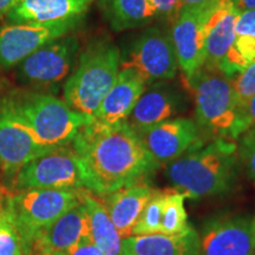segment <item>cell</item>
I'll list each match as a JSON object with an SVG mask.
<instances>
[{
  "mask_svg": "<svg viewBox=\"0 0 255 255\" xmlns=\"http://www.w3.org/2000/svg\"><path fill=\"white\" fill-rule=\"evenodd\" d=\"M71 145L81 159L84 188L101 199L146 181L161 167L127 121L105 124L94 119L79 130Z\"/></svg>",
  "mask_w": 255,
  "mask_h": 255,
  "instance_id": "cell-1",
  "label": "cell"
},
{
  "mask_svg": "<svg viewBox=\"0 0 255 255\" xmlns=\"http://www.w3.org/2000/svg\"><path fill=\"white\" fill-rule=\"evenodd\" d=\"M238 144L218 137L207 145H196L167 164L174 189L186 199L199 200L232 189L237 178Z\"/></svg>",
  "mask_w": 255,
  "mask_h": 255,
  "instance_id": "cell-2",
  "label": "cell"
},
{
  "mask_svg": "<svg viewBox=\"0 0 255 255\" xmlns=\"http://www.w3.org/2000/svg\"><path fill=\"white\" fill-rule=\"evenodd\" d=\"M2 102L32 136L49 148L71 144L79 130L94 120L47 94L15 92Z\"/></svg>",
  "mask_w": 255,
  "mask_h": 255,
  "instance_id": "cell-3",
  "label": "cell"
},
{
  "mask_svg": "<svg viewBox=\"0 0 255 255\" xmlns=\"http://www.w3.org/2000/svg\"><path fill=\"white\" fill-rule=\"evenodd\" d=\"M121 51L110 39L92 40L64 85V102L79 114L94 117L121 70Z\"/></svg>",
  "mask_w": 255,
  "mask_h": 255,
  "instance_id": "cell-4",
  "label": "cell"
},
{
  "mask_svg": "<svg viewBox=\"0 0 255 255\" xmlns=\"http://www.w3.org/2000/svg\"><path fill=\"white\" fill-rule=\"evenodd\" d=\"M188 85L194 96L199 127L208 130L216 138L237 141L240 108L232 78L220 70L202 68Z\"/></svg>",
  "mask_w": 255,
  "mask_h": 255,
  "instance_id": "cell-5",
  "label": "cell"
},
{
  "mask_svg": "<svg viewBox=\"0 0 255 255\" xmlns=\"http://www.w3.org/2000/svg\"><path fill=\"white\" fill-rule=\"evenodd\" d=\"M83 189H21L9 193L8 205L30 255L41 231L82 201Z\"/></svg>",
  "mask_w": 255,
  "mask_h": 255,
  "instance_id": "cell-6",
  "label": "cell"
},
{
  "mask_svg": "<svg viewBox=\"0 0 255 255\" xmlns=\"http://www.w3.org/2000/svg\"><path fill=\"white\" fill-rule=\"evenodd\" d=\"M12 182L15 190L82 189L81 159L71 144L57 146L25 164Z\"/></svg>",
  "mask_w": 255,
  "mask_h": 255,
  "instance_id": "cell-7",
  "label": "cell"
},
{
  "mask_svg": "<svg viewBox=\"0 0 255 255\" xmlns=\"http://www.w3.org/2000/svg\"><path fill=\"white\" fill-rule=\"evenodd\" d=\"M121 68H131L150 84L173 79L178 64L170 33L161 27H149L133 40Z\"/></svg>",
  "mask_w": 255,
  "mask_h": 255,
  "instance_id": "cell-8",
  "label": "cell"
},
{
  "mask_svg": "<svg viewBox=\"0 0 255 255\" xmlns=\"http://www.w3.org/2000/svg\"><path fill=\"white\" fill-rule=\"evenodd\" d=\"M79 50L75 37L50 41L18 64V77L26 84L51 87L68 77Z\"/></svg>",
  "mask_w": 255,
  "mask_h": 255,
  "instance_id": "cell-9",
  "label": "cell"
},
{
  "mask_svg": "<svg viewBox=\"0 0 255 255\" xmlns=\"http://www.w3.org/2000/svg\"><path fill=\"white\" fill-rule=\"evenodd\" d=\"M76 24L9 23L0 28V68L11 69L50 41L65 36Z\"/></svg>",
  "mask_w": 255,
  "mask_h": 255,
  "instance_id": "cell-10",
  "label": "cell"
},
{
  "mask_svg": "<svg viewBox=\"0 0 255 255\" xmlns=\"http://www.w3.org/2000/svg\"><path fill=\"white\" fill-rule=\"evenodd\" d=\"M146 150L159 164H168L200 144V127L188 117H174L137 131Z\"/></svg>",
  "mask_w": 255,
  "mask_h": 255,
  "instance_id": "cell-11",
  "label": "cell"
},
{
  "mask_svg": "<svg viewBox=\"0 0 255 255\" xmlns=\"http://www.w3.org/2000/svg\"><path fill=\"white\" fill-rule=\"evenodd\" d=\"M207 9L181 8L180 13L171 24V40L178 68L183 73L187 85L202 70L206 63L205 21Z\"/></svg>",
  "mask_w": 255,
  "mask_h": 255,
  "instance_id": "cell-12",
  "label": "cell"
},
{
  "mask_svg": "<svg viewBox=\"0 0 255 255\" xmlns=\"http://www.w3.org/2000/svg\"><path fill=\"white\" fill-rule=\"evenodd\" d=\"M51 149L41 145L0 101V169L6 177L13 180L25 164Z\"/></svg>",
  "mask_w": 255,
  "mask_h": 255,
  "instance_id": "cell-13",
  "label": "cell"
},
{
  "mask_svg": "<svg viewBox=\"0 0 255 255\" xmlns=\"http://www.w3.org/2000/svg\"><path fill=\"white\" fill-rule=\"evenodd\" d=\"M201 255H255L253 222L227 216L209 222L200 237Z\"/></svg>",
  "mask_w": 255,
  "mask_h": 255,
  "instance_id": "cell-14",
  "label": "cell"
},
{
  "mask_svg": "<svg viewBox=\"0 0 255 255\" xmlns=\"http://www.w3.org/2000/svg\"><path fill=\"white\" fill-rule=\"evenodd\" d=\"M183 96L161 81L146 87L128 117L127 122L135 131H141L164 121L174 119L183 109Z\"/></svg>",
  "mask_w": 255,
  "mask_h": 255,
  "instance_id": "cell-15",
  "label": "cell"
},
{
  "mask_svg": "<svg viewBox=\"0 0 255 255\" xmlns=\"http://www.w3.org/2000/svg\"><path fill=\"white\" fill-rule=\"evenodd\" d=\"M85 189V188H84ZM90 238V225L83 199L41 231L33 244V255L63 253L84 238Z\"/></svg>",
  "mask_w": 255,
  "mask_h": 255,
  "instance_id": "cell-16",
  "label": "cell"
},
{
  "mask_svg": "<svg viewBox=\"0 0 255 255\" xmlns=\"http://www.w3.org/2000/svg\"><path fill=\"white\" fill-rule=\"evenodd\" d=\"M240 12L232 0H216L207 9L205 21L206 63L203 68L220 70L234 43L235 25Z\"/></svg>",
  "mask_w": 255,
  "mask_h": 255,
  "instance_id": "cell-17",
  "label": "cell"
},
{
  "mask_svg": "<svg viewBox=\"0 0 255 255\" xmlns=\"http://www.w3.org/2000/svg\"><path fill=\"white\" fill-rule=\"evenodd\" d=\"M148 82L131 68H121L114 85L104 96L94 119L105 124L126 122Z\"/></svg>",
  "mask_w": 255,
  "mask_h": 255,
  "instance_id": "cell-18",
  "label": "cell"
},
{
  "mask_svg": "<svg viewBox=\"0 0 255 255\" xmlns=\"http://www.w3.org/2000/svg\"><path fill=\"white\" fill-rule=\"evenodd\" d=\"M94 1L95 0H19L6 17L9 23L77 24Z\"/></svg>",
  "mask_w": 255,
  "mask_h": 255,
  "instance_id": "cell-19",
  "label": "cell"
},
{
  "mask_svg": "<svg viewBox=\"0 0 255 255\" xmlns=\"http://www.w3.org/2000/svg\"><path fill=\"white\" fill-rule=\"evenodd\" d=\"M154 189L146 181H142L102 197L110 219L123 239L131 237L133 226Z\"/></svg>",
  "mask_w": 255,
  "mask_h": 255,
  "instance_id": "cell-20",
  "label": "cell"
},
{
  "mask_svg": "<svg viewBox=\"0 0 255 255\" xmlns=\"http://www.w3.org/2000/svg\"><path fill=\"white\" fill-rule=\"evenodd\" d=\"M130 255H201L200 235L193 227L178 234H149L123 239Z\"/></svg>",
  "mask_w": 255,
  "mask_h": 255,
  "instance_id": "cell-21",
  "label": "cell"
},
{
  "mask_svg": "<svg viewBox=\"0 0 255 255\" xmlns=\"http://www.w3.org/2000/svg\"><path fill=\"white\" fill-rule=\"evenodd\" d=\"M83 202L87 207L90 239L104 255H124L123 238L115 227L103 201L88 189H83Z\"/></svg>",
  "mask_w": 255,
  "mask_h": 255,
  "instance_id": "cell-22",
  "label": "cell"
},
{
  "mask_svg": "<svg viewBox=\"0 0 255 255\" xmlns=\"http://www.w3.org/2000/svg\"><path fill=\"white\" fill-rule=\"evenodd\" d=\"M98 5L115 32L146 26L158 18L150 0H100Z\"/></svg>",
  "mask_w": 255,
  "mask_h": 255,
  "instance_id": "cell-23",
  "label": "cell"
},
{
  "mask_svg": "<svg viewBox=\"0 0 255 255\" xmlns=\"http://www.w3.org/2000/svg\"><path fill=\"white\" fill-rule=\"evenodd\" d=\"M255 60V9L240 12L235 25L234 43L220 66L233 78Z\"/></svg>",
  "mask_w": 255,
  "mask_h": 255,
  "instance_id": "cell-24",
  "label": "cell"
},
{
  "mask_svg": "<svg viewBox=\"0 0 255 255\" xmlns=\"http://www.w3.org/2000/svg\"><path fill=\"white\" fill-rule=\"evenodd\" d=\"M8 195L0 189V255H30L12 215Z\"/></svg>",
  "mask_w": 255,
  "mask_h": 255,
  "instance_id": "cell-25",
  "label": "cell"
},
{
  "mask_svg": "<svg viewBox=\"0 0 255 255\" xmlns=\"http://www.w3.org/2000/svg\"><path fill=\"white\" fill-rule=\"evenodd\" d=\"M184 197L175 189H165L161 209V234H178L190 227Z\"/></svg>",
  "mask_w": 255,
  "mask_h": 255,
  "instance_id": "cell-26",
  "label": "cell"
},
{
  "mask_svg": "<svg viewBox=\"0 0 255 255\" xmlns=\"http://www.w3.org/2000/svg\"><path fill=\"white\" fill-rule=\"evenodd\" d=\"M163 196L164 190L154 189L150 199L146 202L141 215L133 226L131 237L161 234V209Z\"/></svg>",
  "mask_w": 255,
  "mask_h": 255,
  "instance_id": "cell-27",
  "label": "cell"
},
{
  "mask_svg": "<svg viewBox=\"0 0 255 255\" xmlns=\"http://www.w3.org/2000/svg\"><path fill=\"white\" fill-rule=\"evenodd\" d=\"M232 83L241 114L242 108L255 96V60L241 72L235 75L232 78Z\"/></svg>",
  "mask_w": 255,
  "mask_h": 255,
  "instance_id": "cell-28",
  "label": "cell"
},
{
  "mask_svg": "<svg viewBox=\"0 0 255 255\" xmlns=\"http://www.w3.org/2000/svg\"><path fill=\"white\" fill-rule=\"evenodd\" d=\"M237 141L239 159H241L248 176L255 183V129L242 132Z\"/></svg>",
  "mask_w": 255,
  "mask_h": 255,
  "instance_id": "cell-29",
  "label": "cell"
},
{
  "mask_svg": "<svg viewBox=\"0 0 255 255\" xmlns=\"http://www.w3.org/2000/svg\"><path fill=\"white\" fill-rule=\"evenodd\" d=\"M150 1L157 11L158 18H162L170 25L174 23L182 8L181 0H150Z\"/></svg>",
  "mask_w": 255,
  "mask_h": 255,
  "instance_id": "cell-30",
  "label": "cell"
},
{
  "mask_svg": "<svg viewBox=\"0 0 255 255\" xmlns=\"http://www.w3.org/2000/svg\"><path fill=\"white\" fill-rule=\"evenodd\" d=\"M250 129H255V96L242 108L239 123V136Z\"/></svg>",
  "mask_w": 255,
  "mask_h": 255,
  "instance_id": "cell-31",
  "label": "cell"
},
{
  "mask_svg": "<svg viewBox=\"0 0 255 255\" xmlns=\"http://www.w3.org/2000/svg\"><path fill=\"white\" fill-rule=\"evenodd\" d=\"M63 255H104L90 238H84L75 244L69 250L63 252Z\"/></svg>",
  "mask_w": 255,
  "mask_h": 255,
  "instance_id": "cell-32",
  "label": "cell"
},
{
  "mask_svg": "<svg viewBox=\"0 0 255 255\" xmlns=\"http://www.w3.org/2000/svg\"><path fill=\"white\" fill-rule=\"evenodd\" d=\"M216 0H181L182 8L207 9L212 6Z\"/></svg>",
  "mask_w": 255,
  "mask_h": 255,
  "instance_id": "cell-33",
  "label": "cell"
},
{
  "mask_svg": "<svg viewBox=\"0 0 255 255\" xmlns=\"http://www.w3.org/2000/svg\"><path fill=\"white\" fill-rule=\"evenodd\" d=\"M232 2L239 12H246L255 9V0H232Z\"/></svg>",
  "mask_w": 255,
  "mask_h": 255,
  "instance_id": "cell-34",
  "label": "cell"
},
{
  "mask_svg": "<svg viewBox=\"0 0 255 255\" xmlns=\"http://www.w3.org/2000/svg\"><path fill=\"white\" fill-rule=\"evenodd\" d=\"M19 0H0V19L6 17Z\"/></svg>",
  "mask_w": 255,
  "mask_h": 255,
  "instance_id": "cell-35",
  "label": "cell"
},
{
  "mask_svg": "<svg viewBox=\"0 0 255 255\" xmlns=\"http://www.w3.org/2000/svg\"><path fill=\"white\" fill-rule=\"evenodd\" d=\"M253 222V235H254V241H255V219H254V221H252Z\"/></svg>",
  "mask_w": 255,
  "mask_h": 255,
  "instance_id": "cell-36",
  "label": "cell"
},
{
  "mask_svg": "<svg viewBox=\"0 0 255 255\" xmlns=\"http://www.w3.org/2000/svg\"><path fill=\"white\" fill-rule=\"evenodd\" d=\"M45 255H63L62 253H56V254H45Z\"/></svg>",
  "mask_w": 255,
  "mask_h": 255,
  "instance_id": "cell-37",
  "label": "cell"
},
{
  "mask_svg": "<svg viewBox=\"0 0 255 255\" xmlns=\"http://www.w3.org/2000/svg\"><path fill=\"white\" fill-rule=\"evenodd\" d=\"M124 255H130V254H128V253H126V252H124Z\"/></svg>",
  "mask_w": 255,
  "mask_h": 255,
  "instance_id": "cell-38",
  "label": "cell"
}]
</instances>
